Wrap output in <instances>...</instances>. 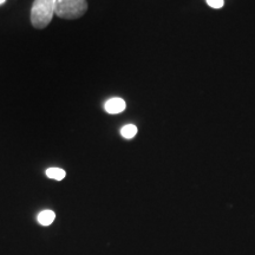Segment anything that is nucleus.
<instances>
[{
    "label": "nucleus",
    "instance_id": "obj_1",
    "mask_svg": "<svg viewBox=\"0 0 255 255\" xmlns=\"http://www.w3.org/2000/svg\"><path fill=\"white\" fill-rule=\"evenodd\" d=\"M57 0H34L31 8V23L36 28H45L56 14Z\"/></svg>",
    "mask_w": 255,
    "mask_h": 255
},
{
    "label": "nucleus",
    "instance_id": "obj_2",
    "mask_svg": "<svg viewBox=\"0 0 255 255\" xmlns=\"http://www.w3.org/2000/svg\"><path fill=\"white\" fill-rule=\"evenodd\" d=\"M88 9L87 0H57L56 15L62 19H78Z\"/></svg>",
    "mask_w": 255,
    "mask_h": 255
},
{
    "label": "nucleus",
    "instance_id": "obj_3",
    "mask_svg": "<svg viewBox=\"0 0 255 255\" xmlns=\"http://www.w3.org/2000/svg\"><path fill=\"white\" fill-rule=\"evenodd\" d=\"M126 107H127L126 102H124L122 98H119V97L110 98L109 101H107V103L104 105L105 111L111 115L123 113V111L126 110Z\"/></svg>",
    "mask_w": 255,
    "mask_h": 255
},
{
    "label": "nucleus",
    "instance_id": "obj_4",
    "mask_svg": "<svg viewBox=\"0 0 255 255\" xmlns=\"http://www.w3.org/2000/svg\"><path fill=\"white\" fill-rule=\"evenodd\" d=\"M55 218L56 214L52 210H43V212L39 213V215H38V222H39L41 226H50L51 223L55 221Z\"/></svg>",
    "mask_w": 255,
    "mask_h": 255
},
{
    "label": "nucleus",
    "instance_id": "obj_5",
    "mask_svg": "<svg viewBox=\"0 0 255 255\" xmlns=\"http://www.w3.org/2000/svg\"><path fill=\"white\" fill-rule=\"evenodd\" d=\"M65 170H63L60 168H49L46 170V176L56 181H62L65 177Z\"/></svg>",
    "mask_w": 255,
    "mask_h": 255
},
{
    "label": "nucleus",
    "instance_id": "obj_6",
    "mask_svg": "<svg viewBox=\"0 0 255 255\" xmlns=\"http://www.w3.org/2000/svg\"><path fill=\"white\" fill-rule=\"evenodd\" d=\"M137 133V127L133 126V124H127L124 126L122 129H121V135H122L124 138L130 139L133 138Z\"/></svg>",
    "mask_w": 255,
    "mask_h": 255
},
{
    "label": "nucleus",
    "instance_id": "obj_7",
    "mask_svg": "<svg viewBox=\"0 0 255 255\" xmlns=\"http://www.w3.org/2000/svg\"><path fill=\"white\" fill-rule=\"evenodd\" d=\"M207 4L213 8H221L225 1L223 0H207Z\"/></svg>",
    "mask_w": 255,
    "mask_h": 255
},
{
    "label": "nucleus",
    "instance_id": "obj_8",
    "mask_svg": "<svg viewBox=\"0 0 255 255\" xmlns=\"http://www.w3.org/2000/svg\"><path fill=\"white\" fill-rule=\"evenodd\" d=\"M5 1H6V0H0V5H2V4H4Z\"/></svg>",
    "mask_w": 255,
    "mask_h": 255
}]
</instances>
